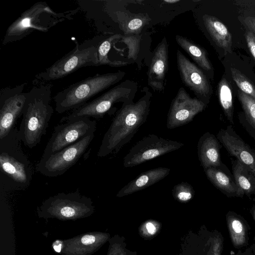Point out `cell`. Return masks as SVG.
Returning <instances> with one entry per match:
<instances>
[{
	"label": "cell",
	"instance_id": "9c48e42d",
	"mask_svg": "<svg viewBox=\"0 0 255 255\" xmlns=\"http://www.w3.org/2000/svg\"><path fill=\"white\" fill-rule=\"evenodd\" d=\"M97 122L87 117L71 119L54 128L42 155L57 152L85 137L95 133Z\"/></svg>",
	"mask_w": 255,
	"mask_h": 255
},
{
	"label": "cell",
	"instance_id": "4fadbf2b",
	"mask_svg": "<svg viewBox=\"0 0 255 255\" xmlns=\"http://www.w3.org/2000/svg\"><path fill=\"white\" fill-rule=\"evenodd\" d=\"M176 60L180 76L184 85L199 98H207L210 87L203 71L179 50L176 52Z\"/></svg>",
	"mask_w": 255,
	"mask_h": 255
},
{
	"label": "cell",
	"instance_id": "2e32d148",
	"mask_svg": "<svg viewBox=\"0 0 255 255\" xmlns=\"http://www.w3.org/2000/svg\"><path fill=\"white\" fill-rule=\"evenodd\" d=\"M168 68V44L164 37L156 47L147 71L148 85L159 92L164 89V80Z\"/></svg>",
	"mask_w": 255,
	"mask_h": 255
},
{
	"label": "cell",
	"instance_id": "d6986e66",
	"mask_svg": "<svg viewBox=\"0 0 255 255\" xmlns=\"http://www.w3.org/2000/svg\"><path fill=\"white\" fill-rule=\"evenodd\" d=\"M170 171V168L160 167L142 172L123 187L117 196L122 197L142 190L164 179Z\"/></svg>",
	"mask_w": 255,
	"mask_h": 255
},
{
	"label": "cell",
	"instance_id": "7402d4cb",
	"mask_svg": "<svg viewBox=\"0 0 255 255\" xmlns=\"http://www.w3.org/2000/svg\"><path fill=\"white\" fill-rule=\"evenodd\" d=\"M233 176L244 194L255 195V172L238 159L232 160Z\"/></svg>",
	"mask_w": 255,
	"mask_h": 255
},
{
	"label": "cell",
	"instance_id": "7a4b0ae2",
	"mask_svg": "<svg viewBox=\"0 0 255 255\" xmlns=\"http://www.w3.org/2000/svg\"><path fill=\"white\" fill-rule=\"evenodd\" d=\"M21 142L16 127L0 139V189L4 192L26 190L31 182L32 165Z\"/></svg>",
	"mask_w": 255,
	"mask_h": 255
},
{
	"label": "cell",
	"instance_id": "ab89813d",
	"mask_svg": "<svg viewBox=\"0 0 255 255\" xmlns=\"http://www.w3.org/2000/svg\"><path fill=\"white\" fill-rule=\"evenodd\" d=\"M164 2H166L169 3H174L179 2L180 0H163Z\"/></svg>",
	"mask_w": 255,
	"mask_h": 255
},
{
	"label": "cell",
	"instance_id": "277c9868",
	"mask_svg": "<svg viewBox=\"0 0 255 255\" xmlns=\"http://www.w3.org/2000/svg\"><path fill=\"white\" fill-rule=\"evenodd\" d=\"M77 10L57 12L45 2L34 3L24 11L7 28L2 44L22 39L30 33L36 31L47 32L50 28L65 19H71Z\"/></svg>",
	"mask_w": 255,
	"mask_h": 255
},
{
	"label": "cell",
	"instance_id": "cb8c5ba5",
	"mask_svg": "<svg viewBox=\"0 0 255 255\" xmlns=\"http://www.w3.org/2000/svg\"><path fill=\"white\" fill-rule=\"evenodd\" d=\"M175 39L177 44L201 68L206 71L212 69L211 64L204 49L182 36L176 35Z\"/></svg>",
	"mask_w": 255,
	"mask_h": 255
},
{
	"label": "cell",
	"instance_id": "484cf974",
	"mask_svg": "<svg viewBox=\"0 0 255 255\" xmlns=\"http://www.w3.org/2000/svg\"><path fill=\"white\" fill-rule=\"evenodd\" d=\"M122 37V35L119 34L113 35L98 45V57L99 65H109L112 66H120L127 64L126 62L123 61H111L108 57V54L111 49L112 43L114 41L119 39Z\"/></svg>",
	"mask_w": 255,
	"mask_h": 255
},
{
	"label": "cell",
	"instance_id": "8992f818",
	"mask_svg": "<svg viewBox=\"0 0 255 255\" xmlns=\"http://www.w3.org/2000/svg\"><path fill=\"white\" fill-rule=\"evenodd\" d=\"M137 90V83L130 80H127L94 100L71 111L67 115L62 117L60 123L82 117L101 119L111 109L114 104L117 103H133Z\"/></svg>",
	"mask_w": 255,
	"mask_h": 255
},
{
	"label": "cell",
	"instance_id": "f35d334b",
	"mask_svg": "<svg viewBox=\"0 0 255 255\" xmlns=\"http://www.w3.org/2000/svg\"><path fill=\"white\" fill-rule=\"evenodd\" d=\"M53 248L56 252L59 253L61 251V245H54Z\"/></svg>",
	"mask_w": 255,
	"mask_h": 255
},
{
	"label": "cell",
	"instance_id": "d4e9b609",
	"mask_svg": "<svg viewBox=\"0 0 255 255\" xmlns=\"http://www.w3.org/2000/svg\"><path fill=\"white\" fill-rule=\"evenodd\" d=\"M218 96L227 119L232 125H234L232 93L229 83L225 78H223L219 83Z\"/></svg>",
	"mask_w": 255,
	"mask_h": 255
},
{
	"label": "cell",
	"instance_id": "ba28073f",
	"mask_svg": "<svg viewBox=\"0 0 255 255\" xmlns=\"http://www.w3.org/2000/svg\"><path fill=\"white\" fill-rule=\"evenodd\" d=\"M94 136L95 133L91 134L57 152L42 155L36 165V171L48 177H56L64 174L85 153Z\"/></svg>",
	"mask_w": 255,
	"mask_h": 255
},
{
	"label": "cell",
	"instance_id": "3957f363",
	"mask_svg": "<svg viewBox=\"0 0 255 255\" xmlns=\"http://www.w3.org/2000/svg\"><path fill=\"white\" fill-rule=\"evenodd\" d=\"M51 84L33 86L26 92V100L18 130V135L24 145L33 148L46 134L54 113L50 104Z\"/></svg>",
	"mask_w": 255,
	"mask_h": 255
},
{
	"label": "cell",
	"instance_id": "ffe728a7",
	"mask_svg": "<svg viewBox=\"0 0 255 255\" xmlns=\"http://www.w3.org/2000/svg\"><path fill=\"white\" fill-rule=\"evenodd\" d=\"M226 220L230 239L233 247L240 249L249 245V234L251 228L248 222L241 215L229 211Z\"/></svg>",
	"mask_w": 255,
	"mask_h": 255
},
{
	"label": "cell",
	"instance_id": "5b68a950",
	"mask_svg": "<svg viewBox=\"0 0 255 255\" xmlns=\"http://www.w3.org/2000/svg\"><path fill=\"white\" fill-rule=\"evenodd\" d=\"M125 75L121 71L98 74L70 85L54 96L56 112L61 114L78 109L94 96L118 83Z\"/></svg>",
	"mask_w": 255,
	"mask_h": 255
},
{
	"label": "cell",
	"instance_id": "5bb4252c",
	"mask_svg": "<svg viewBox=\"0 0 255 255\" xmlns=\"http://www.w3.org/2000/svg\"><path fill=\"white\" fill-rule=\"evenodd\" d=\"M217 137L231 155L255 172V150L237 133L232 125L222 128Z\"/></svg>",
	"mask_w": 255,
	"mask_h": 255
},
{
	"label": "cell",
	"instance_id": "4dcf8cb0",
	"mask_svg": "<svg viewBox=\"0 0 255 255\" xmlns=\"http://www.w3.org/2000/svg\"><path fill=\"white\" fill-rule=\"evenodd\" d=\"M122 41L128 46L129 48L128 58L135 60L138 51L139 40L134 36H124Z\"/></svg>",
	"mask_w": 255,
	"mask_h": 255
},
{
	"label": "cell",
	"instance_id": "30bf717a",
	"mask_svg": "<svg viewBox=\"0 0 255 255\" xmlns=\"http://www.w3.org/2000/svg\"><path fill=\"white\" fill-rule=\"evenodd\" d=\"M184 144L150 134L137 141L124 158V166L132 167L177 150Z\"/></svg>",
	"mask_w": 255,
	"mask_h": 255
},
{
	"label": "cell",
	"instance_id": "74e56055",
	"mask_svg": "<svg viewBox=\"0 0 255 255\" xmlns=\"http://www.w3.org/2000/svg\"><path fill=\"white\" fill-rule=\"evenodd\" d=\"M250 248H251V250L252 251L254 255H255V236L254 237V243L251 246Z\"/></svg>",
	"mask_w": 255,
	"mask_h": 255
},
{
	"label": "cell",
	"instance_id": "ac0fdd59",
	"mask_svg": "<svg viewBox=\"0 0 255 255\" xmlns=\"http://www.w3.org/2000/svg\"><path fill=\"white\" fill-rule=\"evenodd\" d=\"M225 165L217 167H209L204 170L210 181L229 198L243 197L245 195L233 176Z\"/></svg>",
	"mask_w": 255,
	"mask_h": 255
},
{
	"label": "cell",
	"instance_id": "7c38bea8",
	"mask_svg": "<svg viewBox=\"0 0 255 255\" xmlns=\"http://www.w3.org/2000/svg\"><path fill=\"white\" fill-rule=\"evenodd\" d=\"M205 103L197 98H192L181 87L172 100L167 115L168 129L186 125L191 122L196 115L205 108Z\"/></svg>",
	"mask_w": 255,
	"mask_h": 255
},
{
	"label": "cell",
	"instance_id": "f546056e",
	"mask_svg": "<svg viewBox=\"0 0 255 255\" xmlns=\"http://www.w3.org/2000/svg\"><path fill=\"white\" fill-rule=\"evenodd\" d=\"M224 238L221 233L216 231L213 235L210 249L206 255H222Z\"/></svg>",
	"mask_w": 255,
	"mask_h": 255
},
{
	"label": "cell",
	"instance_id": "d6a6232c",
	"mask_svg": "<svg viewBox=\"0 0 255 255\" xmlns=\"http://www.w3.org/2000/svg\"><path fill=\"white\" fill-rule=\"evenodd\" d=\"M157 224L149 221L145 223L142 226L143 233L145 231L146 235L153 236L157 233Z\"/></svg>",
	"mask_w": 255,
	"mask_h": 255
},
{
	"label": "cell",
	"instance_id": "d590c367",
	"mask_svg": "<svg viewBox=\"0 0 255 255\" xmlns=\"http://www.w3.org/2000/svg\"><path fill=\"white\" fill-rule=\"evenodd\" d=\"M234 255H254L250 248H247L245 251L242 252L239 250L237 254Z\"/></svg>",
	"mask_w": 255,
	"mask_h": 255
},
{
	"label": "cell",
	"instance_id": "836d02e7",
	"mask_svg": "<svg viewBox=\"0 0 255 255\" xmlns=\"http://www.w3.org/2000/svg\"><path fill=\"white\" fill-rule=\"evenodd\" d=\"M244 21L248 30L252 31L255 35V17L252 16L246 17L245 18Z\"/></svg>",
	"mask_w": 255,
	"mask_h": 255
},
{
	"label": "cell",
	"instance_id": "e0dca14e",
	"mask_svg": "<svg viewBox=\"0 0 255 255\" xmlns=\"http://www.w3.org/2000/svg\"><path fill=\"white\" fill-rule=\"evenodd\" d=\"M222 147L217 137L209 132H205L200 137L197 144V153L204 170L223 164L220 152Z\"/></svg>",
	"mask_w": 255,
	"mask_h": 255
},
{
	"label": "cell",
	"instance_id": "e575fe53",
	"mask_svg": "<svg viewBox=\"0 0 255 255\" xmlns=\"http://www.w3.org/2000/svg\"><path fill=\"white\" fill-rule=\"evenodd\" d=\"M96 238L93 235H85L81 239V242L85 245H91L95 242Z\"/></svg>",
	"mask_w": 255,
	"mask_h": 255
},
{
	"label": "cell",
	"instance_id": "4316f807",
	"mask_svg": "<svg viewBox=\"0 0 255 255\" xmlns=\"http://www.w3.org/2000/svg\"><path fill=\"white\" fill-rule=\"evenodd\" d=\"M231 74L234 81L241 91L255 99V87L240 70L231 68Z\"/></svg>",
	"mask_w": 255,
	"mask_h": 255
},
{
	"label": "cell",
	"instance_id": "1f68e13d",
	"mask_svg": "<svg viewBox=\"0 0 255 255\" xmlns=\"http://www.w3.org/2000/svg\"><path fill=\"white\" fill-rule=\"evenodd\" d=\"M248 48L255 60V35L249 30L245 33Z\"/></svg>",
	"mask_w": 255,
	"mask_h": 255
},
{
	"label": "cell",
	"instance_id": "83f0119b",
	"mask_svg": "<svg viewBox=\"0 0 255 255\" xmlns=\"http://www.w3.org/2000/svg\"><path fill=\"white\" fill-rule=\"evenodd\" d=\"M172 193L175 199L178 202L187 203L194 197L195 191L190 184L182 182L173 187Z\"/></svg>",
	"mask_w": 255,
	"mask_h": 255
},
{
	"label": "cell",
	"instance_id": "603a6c76",
	"mask_svg": "<svg viewBox=\"0 0 255 255\" xmlns=\"http://www.w3.org/2000/svg\"><path fill=\"white\" fill-rule=\"evenodd\" d=\"M238 94L244 112L242 118H239L240 122L255 140V99L240 90L238 91Z\"/></svg>",
	"mask_w": 255,
	"mask_h": 255
},
{
	"label": "cell",
	"instance_id": "52a82bcc",
	"mask_svg": "<svg viewBox=\"0 0 255 255\" xmlns=\"http://www.w3.org/2000/svg\"><path fill=\"white\" fill-rule=\"evenodd\" d=\"M98 46L90 41L79 43L74 48L43 72L37 74V79L49 81L65 77L78 69L86 66H99Z\"/></svg>",
	"mask_w": 255,
	"mask_h": 255
},
{
	"label": "cell",
	"instance_id": "44dd1931",
	"mask_svg": "<svg viewBox=\"0 0 255 255\" xmlns=\"http://www.w3.org/2000/svg\"><path fill=\"white\" fill-rule=\"evenodd\" d=\"M205 27L216 45L226 53L231 52L232 35L227 27L216 17L205 14L203 16Z\"/></svg>",
	"mask_w": 255,
	"mask_h": 255
},
{
	"label": "cell",
	"instance_id": "9a60e30c",
	"mask_svg": "<svg viewBox=\"0 0 255 255\" xmlns=\"http://www.w3.org/2000/svg\"><path fill=\"white\" fill-rule=\"evenodd\" d=\"M78 191V190L74 192L58 193L45 201L43 206L47 209L56 208L62 216L67 218L74 216L78 209H90L91 199Z\"/></svg>",
	"mask_w": 255,
	"mask_h": 255
},
{
	"label": "cell",
	"instance_id": "f1b7e54d",
	"mask_svg": "<svg viewBox=\"0 0 255 255\" xmlns=\"http://www.w3.org/2000/svg\"><path fill=\"white\" fill-rule=\"evenodd\" d=\"M146 16L141 15L133 16L126 22L122 24V29L126 34L129 33H138L148 22Z\"/></svg>",
	"mask_w": 255,
	"mask_h": 255
},
{
	"label": "cell",
	"instance_id": "8fae6325",
	"mask_svg": "<svg viewBox=\"0 0 255 255\" xmlns=\"http://www.w3.org/2000/svg\"><path fill=\"white\" fill-rule=\"evenodd\" d=\"M26 85L22 83L0 91V139L15 127L17 119L22 115L26 100V92H23Z\"/></svg>",
	"mask_w": 255,
	"mask_h": 255
},
{
	"label": "cell",
	"instance_id": "6da1fadb",
	"mask_svg": "<svg viewBox=\"0 0 255 255\" xmlns=\"http://www.w3.org/2000/svg\"><path fill=\"white\" fill-rule=\"evenodd\" d=\"M144 95L136 103L123 104L105 133L97 156L117 154L146 122L150 110L152 94L145 87Z\"/></svg>",
	"mask_w": 255,
	"mask_h": 255
},
{
	"label": "cell",
	"instance_id": "8d00e7d4",
	"mask_svg": "<svg viewBox=\"0 0 255 255\" xmlns=\"http://www.w3.org/2000/svg\"><path fill=\"white\" fill-rule=\"evenodd\" d=\"M250 212L255 221V204H254L250 209Z\"/></svg>",
	"mask_w": 255,
	"mask_h": 255
}]
</instances>
